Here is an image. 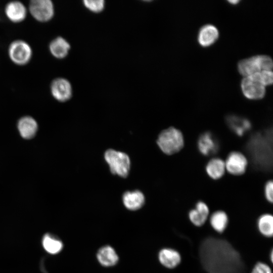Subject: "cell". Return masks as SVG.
<instances>
[{"instance_id":"obj_1","label":"cell","mask_w":273,"mask_h":273,"mask_svg":"<svg viewBox=\"0 0 273 273\" xmlns=\"http://www.w3.org/2000/svg\"><path fill=\"white\" fill-rule=\"evenodd\" d=\"M199 256L208 273H244L245 264L239 253L226 240L208 237L201 242Z\"/></svg>"},{"instance_id":"obj_2","label":"cell","mask_w":273,"mask_h":273,"mask_svg":"<svg viewBox=\"0 0 273 273\" xmlns=\"http://www.w3.org/2000/svg\"><path fill=\"white\" fill-rule=\"evenodd\" d=\"M157 144L163 153L171 155L178 152L183 148L184 137L180 130L170 127L160 133Z\"/></svg>"},{"instance_id":"obj_3","label":"cell","mask_w":273,"mask_h":273,"mask_svg":"<svg viewBox=\"0 0 273 273\" xmlns=\"http://www.w3.org/2000/svg\"><path fill=\"white\" fill-rule=\"evenodd\" d=\"M104 158L113 174L122 177L127 176L130 169V161L126 154L113 149H109L105 152Z\"/></svg>"},{"instance_id":"obj_4","label":"cell","mask_w":273,"mask_h":273,"mask_svg":"<svg viewBox=\"0 0 273 273\" xmlns=\"http://www.w3.org/2000/svg\"><path fill=\"white\" fill-rule=\"evenodd\" d=\"M9 55L14 63L22 65L29 61L32 55V51L27 42L23 40H17L10 45Z\"/></svg>"},{"instance_id":"obj_5","label":"cell","mask_w":273,"mask_h":273,"mask_svg":"<svg viewBox=\"0 0 273 273\" xmlns=\"http://www.w3.org/2000/svg\"><path fill=\"white\" fill-rule=\"evenodd\" d=\"M29 11L37 21L46 22L53 17L54 7L50 0H33L29 4Z\"/></svg>"},{"instance_id":"obj_6","label":"cell","mask_w":273,"mask_h":273,"mask_svg":"<svg viewBox=\"0 0 273 273\" xmlns=\"http://www.w3.org/2000/svg\"><path fill=\"white\" fill-rule=\"evenodd\" d=\"M241 87L244 96L250 100H259L264 97L265 86L252 76L244 77Z\"/></svg>"},{"instance_id":"obj_7","label":"cell","mask_w":273,"mask_h":273,"mask_svg":"<svg viewBox=\"0 0 273 273\" xmlns=\"http://www.w3.org/2000/svg\"><path fill=\"white\" fill-rule=\"evenodd\" d=\"M225 163V170L234 175L244 174L248 166V160L241 152L233 151L228 155Z\"/></svg>"},{"instance_id":"obj_8","label":"cell","mask_w":273,"mask_h":273,"mask_svg":"<svg viewBox=\"0 0 273 273\" xmlns=\"http://www.w3.org/2000/svg\"><path fill=\"white\" fill-rule=\"evenodd\" d=\"M51 91L53 97L62 102L69 100L72 95L70 82L67 79L61 77L57 78L52 81Z\"/></svg>"},{"instance_id":"obj_9","label":"cell","mask_w":273,"mask_h":273,"mask_svg":"<svg viewBox=\"0 0 273 273\" xmlns=\"http://www.w3.org/2000/svg\"><path fill=\"white\" fill-rule=\"evenodd\" d=\"M197 146L200 152L204 156L215 153L219 147L216 139L209 131L201 134L198 140Z\"/></svg>"},{"instance_id":"obj_10","label":"cell","mask_w":273,"mask_h":273,"mask_svg":"<svg viewBox=\"0 0 273 273\" xmlns=\"http://www.w3.org/2000/svg\"><path fill=\"white\" fill-rule=\"evenodd\" d=\"M97 258L101 265L104 267L115 265L119 261V257L115 249L110 245L101 247L97 253Z\"/></svg>"},{"instance_id":"obj_11","label":"cell","mask_w":273,"mask_h":273,"mask_svg":"<svg viewBox=\"0 0 273 273\" xmlns=\"http://www.w3.org/2000/svg\"><path fill=\"white\" fill-rule=\"evenodd\" d=\"M209 213L207 205L204 202H198L195 208L189 212V218L191 222L197 226L203 225L206 222Z\"/></svg>"},{"instance_id":"obj_12","label":"cell","mask_w":273,"mask_h":273,"mask_svg":"<svg viewBox=\"0 0 273 273\" xmlns=\"http://www.w3.org/2000/svg\"><path fill=\"white\" fill-rule=\"evenodd\" d=\"M181 256L176 250L171 248H163L158 254L160 263L168 268L176 267L181 262Z\"/></svg>"},{"instance_id":"obj_13","label":"cell","mask_w":273,"mask_h":273,"mask_svg":"<svg viewBox=\"0 0 273 273\" xmlns=\"http://www.w3.org/2000/svg\"><path fill=\"white\" fill-rule=\"evenodd\" d=\"M218 36V30L215 26L206 24L200 29L198 41L201 46L206 47L212 44L217 39Z\"/></svg>"},{"instance_id":"obj_14","label":"cell","mask_w":273,"mask_h":273,"mask_svg":"<svg viewBox=\"0 0 273 273\" xmlns=\"http://www.w3.org/2000/svg\"><path fill=\"white\" fill-rule=\"evenodd\" d=\"M122 201L127 209L135 211L143 207L145 203V197L139 190L127 191L123 195Z\"/></svg>"},{"instance_id":"obj_15","label":"cell","mask_w":273,"mask_h":273,"mask_svg":"<svg viewBox=\"0 0 273 273\" xmlns=\"http://www.w3.org/2000/svg\"><path fill=\"white\" fill-rule=\"evenodd\" d=\"M226 121L229 127L240 136L243 135L251 127L249 120L235 115H229Z\"/></svg>"},{"instance_id":"obj_16","label":"cell","mask_w":273,"mask_h":273,"mask_svg":"<svg viewBox=\"0 0 273 273\" xmlns=\"http://www.w3.org/2000/svg\"><path fill=\"white\" fill-rule=\"evenodd\" d=\"M17 126L21 136L25 139L33 138L38 129L36 121L30 116L22 117L19 120Z\"/></svg>"},{"instance_id":"obj_17","label":"cell","mask_w":273,"mask_h":273,"mask_svg":"<svg viewBox=\"0 0 273 273\" xmlns=\"http://www.w3.org/2000/svg\"><path fill=\"white\" fill-rule=\"evenodd\" d=\"M5 13L11 21L14 22H19L25 18L26 10L22 3L13 1L6 5Z\"/></svg>"},{"instance_id":"obj_18","label":"cell","mask_w":273,"mask_h":273,"mask_svg":"<svg viewBox=\"0 0 273 273\" xmlns=\"http://www.w3.org/2000/svg\"><path fill=\"white\" fill-rule=\"evenodd\" d=\"M49 49L51 54L55 57L63 59L68 54L70 45L65 38L58 36L51 41Z\"/></svg>"},{"instance_id":"obj_19","label":"cell","mask_w":273,"mask_h":273,"mask_svg":"<svg viewBox=\"0 0 273 273\" xmlns=\"http://www.w3.org/2000/svg\"><path fill=\"white\" fill-rule=\"evenodd\" d=\"M205 170L208 175L213 179L221 178L226 171L224 161L219 158L210 160L207 163Z\"/></svg>"},{"instance_id":"obj_20","label":"cell","mask_w":273,"mask_h":273,"mask_svg":"<svg viewBox=\"0 0 273 273\" xmlns=\"http://www.w3.org/2000/svg\"><path fill=\"white\" fill-rule=\"evenodd\" d=\"M240 73L244 77L250 76L261 71L256 56L241 60L238 64Z\"/></svg>"},{"instance_id":"obj_21","label":"cell","mask_w":273,"mask_h":273,"mask_svg":"<svg viewBox=\"0 0 273 273\" xmlns=\"http://www.w3.org/2000/svg\"><path fill=\"white\" fill-rule=\"evenodd\" d=\"M42 244L48 253L53 255L59 253L63 247V243L60 240L49 234L43 236Z\"/></svg>"},{"instance_id":"obj_22","label":"cell","mask_w":273,"mask_h":273,"mask_svg":"<svg viewBox=\"0 0 273 273\" xmlns=\"http://www.w3.org/2000/svg\"><path fill=\"white\" fill-rule=\"evenodd\" d=\"M229 221L226 213L221 210L214 212L210 216V223L213 229L218 233H222L227 227Z\"/></svg>"},{"instance_id":"obj_23","label":"cell","mask_w":273,"mask_h":273,"mask_svg":"<svg viewBox=\"0 0 273 273\" xmlns=\"http://www.w3.org/2000/svg\"><path fill=\"white\" fill-rule=\"evenodd\" d=\"M258 229L260 233L265 237H271L273 235V217L270 214H264L258 218Z\"/></svg>"},{"instance_id":"obj_24","label":"cell","mask_w":273,"mask_h":273,"mask_svg":"<svg viewBox=\"0 0 273 273\" xmlns=\"http://www.w3.org/2000/svg\"><path fill=\"white\" fill-rule=\"evenodd\" d=\"M82 3L87 9L95 13L102 12L105 5L104 0H84Z\"/></svg>"},{"instance_id":"obj_25","label":"cell","mask_w":273,"mask_h":273,"mask_svg":"<svg viewBox=\"0 0 273 273\" xmlns=\"http://www.w3.org/2000/svg\"><path fill=\"white\" fill-rule=\"evenodd\" d=\"M250 76L254 77L265 86L272 83L273 74L271 70H262Z\"/></svg>"},{"instance_id":"obj_26","label":"cell","mask_w":273,"mask_h":273,"mask_svg":"<svg viewBox=\"0 0 273 273\" xmlns=\"http://www.w3.org/2000/svg\"><path fill=\"white\" fill-rule=\"evenodd\" d=\"M256 57L261 71L271 70L273 63L270 57L264 55H256Z\"/></svg>"},{"instance_id":"obj_27","label":"cell","mask_w":273,"mask_h":273,"mask_svg":"<svg viewBox=\"0 0 273 273\" xmlns=\"http://www.w3.org/2000/svg\"><path fill=\"white\" fill-rule=\"evenodd\" d=\"M264 196L268 202L272 203L273 202V182L272 180L267 181L264 186Z\"/></svg>"},{"instance_id":"obj_28","label":"cell","mask_w":273,"mask_h":273,"mask_svg":"<svg viewBox=\"0 0 273 273\" xmlns=\"http://www.w3.org/2000/svg\"><path fill=\"white\" fill-rule=\"evenodd\" d=\"M251 273H272V272L268 265L259 262L254 265Z\"/></svg>"},{"instance_id":"obj_29","label":"cell","mask_w":273,"mask_h":273,"mask_svg":"<svg viewBox=\"0 0 273 273\" xmlns=\"http://www.w3.org/2000/svg\"><path fill=\"white\" fill-rule=\"evenodd\" d=\"M229 2L231 4H236L239 2V1H230Z\"/></svg>"},{"instance_id":"obj_30","label":"cell","mask_w":273,"mask_h":273,"mask_svg":"<svg viewBox=\"0 0 273 273\" xmlns=\"http://www.w3.org/2000/svg\"><path fill=\"white\" fill-rule=\"evenodd\" d=\"M270 260H271V262H272V261H273V251H272V250H271V253H270Z\"/></svg>"}]
</instances>
